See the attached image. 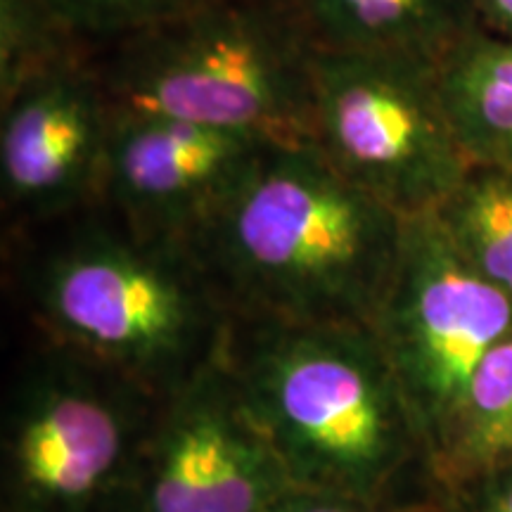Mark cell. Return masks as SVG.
<instances>
[{
	"instance_id": "obj_13",
	"label": "cell",
	"mask_w": 512,
	"mask_h": 512,
	"mask_svg": "<svg viewBox=\"0 0 512 512\" xmlns=\"http://www.w3.org/2000/svg\"><path fill=\"white\" fill-rule=\"evenodd\" d=\"M512 465V335L472 375L444 444L432 458V489Z\"/></svg>"
},
{
	"instance_id": "obj_7",
	"label": "cell",
	"mask_w": 512,
	"mask_h": 512,
	"mask_svg": "<svg viewBox=\"0 0 512 512\" xmlns=\"http://www.w3.org/2000/svg\"><path fill=\"white\" fill-rule=\"evenodd\" d=\"M373 330L432 465L472 375L512 335V299L472 268L430 211L403 223L399 259Z\"/></svg>"
},
{
	"instance_id": "obj_19",
	"label": "cell",
	"mask_w": 512,
	"mask_h": 512,
	"mask_svg": "<svg viewBox=\"0 0 512 512\" xmlns=\"http://www.w3.org/2000/svg\"><path fill=\"white\" fill-rule=\"evenodd\" d=\"M491 17L498 19V24L512 31V0H479Z\"/></svg>"
},
{
	"instance_id": "obj_10",
	"label": "cell",
	"mask_w": 512,
	"mask_h": 512,
	"mask_svg": "<svg viewBox=\"0 0 512 512\" xmlns=\"http://www.w3.org/2000/svg\"><path fill=\"white\" fill-rule=\"evenodd\" d=\"M271 143L183 119L112 117L98 204L140 238L185 247Z\"/></svg>"
},
{
	"instance_id": "obj_8",
	"label": "cell",
	"mask_w": 512,
	"mask_h": 512,
	"mask_svg": "<svg viewBox=\"0 0 512 512\" xmlns=\"http://www.w3.org/2000/svg\"><path fill=\"white\" fill-rule=\"evenodd\" d=\"M290 486L221 349L159 401L126 512H261Z\"/></svg>"
},
{
	"instance_id": "obj_9",
	"label": "cell",
	"mask_w": 512,
	"mask_h": 512,
	"mask_svg": "<svg viewBox=\"0 0 512 512\" xmlns=\"http://www.w3.org/2000/svg\"><path fill=\"white\" fill-rule=\"evenodd\" d=\"M0 105V197L12 228L43 226L100 202L112 110L88 53Z\"/></svg>"
},
{
	"instance_id": "obj_11",
	"label": "cell",
	"mask_w": 512,
	"mask_h": 512,
	"mask_svg": "<svg viewBox=\"0 0 512 512\" xmlns=\"http://www.w3.org/2000/svg\"><path fill=\"white\" fill-rule=\"evenodd\" d=\"M465 0H297L316 48L439 64L467 41Z\"/></svg>"
},
{
	"instance_id": "obj_1",
	"label": "cell",
	"mask_w": 512,
	"mask_h": 512,
	"mask_svg": "<svg viewBox=\"0 0 512 512\" xmlns=\"http://www.w3.org/2000/svg\"><path fill=\"white\" fill-rule=\"evenodd\" d=\"M403 223L311 140H275L185 247L233 320L373 328Z\"/></svg>"
},
{
	"instance_id": "obj_4",
	"label": "cell",
	"mask_w": 512,
	"mask_h": 512,
	"mask_svg": "<svg viewBox=\"0 0 512 512\" xmlns=\"http://www.w3.org/2000/svg\"><path fill=\"white\" fill-rule=\"evenodd\" d=\"M88 57L112 117L311 140L316 43L292 5L200 0Z\"/></svg>"
},
{
	"instance_id": "obj_12",
	"label": "cell",
	"mask_w": 512,
	"mask_h": 512,
	"mask_svg": "<svg viewBox=\"0 0 512 512\" xmlns=\"http://www.w3.org/2000/svg\"><path fill=\"white\" fill-rule=\"evenodd\" d=\"M439 91L470 164L512 171V41L467 38L439 64Z\"/></svg>"
},
{
	"instance_id": "obj_17",
	"label": "cell",
	"mask_w": 512,
	"mask_h": 512,
	"mask_svg": "<svg viewBox=\"0 0 512 512\" xmlns=\"http://www.w3.org/2000/svg\"><path fill=\"white\" fill-rule=\"evenodd\" d=\"M434 501L441 512H512V465L439 489Z\"/></svg>"
},
{
	"instance_id": "obj_21",
	"label": "cell",
	"mask_w": 512,
	"mask_h": 512,
	"mask_svg": "<svg viewBox=\"0 0 512 512\" xmlns=\"http://www.w3.org/2000/svg\"><path fill=\"white\" fill-rule=\"evenodd\" d=\"M271 3H280V5H292V8H297V0H271Z\"/></svg>"
},
{
	"instance_id": "obj_6",
	"label": "cell",
	"mask_w": 512,
	"mask_h": 512,
	"mask_svg": "<svg viewBox=\"0 0 512 512\" xmlns=\"http://www.w3.org/2000/svg\"><path fill=\"white\" fill-rule=\"evenodd\" d=\"M311 143L401 219L437 211L472 166L439 67L408 57L316 48Z\"/></svg>"
},
{
	"instance_id": "obj_2",
	"label": "cell",
	"mask_w": 512,
	"mask_h": 512,
	"mask_svg": "<svg viewBox=\"0 0 512 512\" xmlns=\"http://www.w3.org/2000/svg\"><path fill=\"white\" fill-rule=\"evenodd\" d=\"M36 337L164 399L221 354L230 316L188 247L140 238L100 204L22 230Z\"/></svg>"
},
{
	"instance_id": "obj_18",
	"label": "cell",
	"mask_w": 512,
	"mask_h": 512,
	"mask_svg": "<svg viewBox=\"0 0 512 512\" xmlns=\"http://www.w3.org/2000/svg\"><path fill=\"white\" fill-rule=\"evenodd\" d=\"M387 508V505H384ZM377 505L356 501V498L330 494V491L290 486L261 512H380Z\"/></svg>"
},
{
	"instance_id": "obj_20",
	"label": "cell",
	"mask_w": 512,
	"mask_h": 512,
	"mask_svg": "<svg viewBox=\"0 0 512 512\" xmlns=\"http://www.w3.org/2000/svg\"><path fill=\"white\" fill-rule=\"evenodd\" d=\"M380 512H441L439 503L434 498H420V501H403L382 508Z\"/></svg>"
},
{
	"instance_id": "obj_16",
	"label": "cell",
	"mask_w": 512,
	"mask_h": 512,
	"mask_svg": "<svg viewBox=\"0 0 512 512\" xmlns=\"http://www.w3.org/2000/svg\"><path fill=\"white\" fill-rule=\"evenodd\" d=\"M83 48H105L121 38L192 8L200 0H43Z\"/></svg>"
},
{
	"instance_id": "obj_14",
	"label": "cell",
	"mask_w": 512,
	"mask_h": 512,
	"mask_svg": "<svg viewBox=\"0 0 512 512\" xmlns=\"http://www.w3.org/2000/svg\"><path fill=\"white\" fill-rule=\"evenodd\" d=\"M434 214L472 268L512 299V171L470 166Z\"/></svg>"
},
{
	"instance_id": "obj_15",
	"label": "cell",
	"mask_w": 512,
	"mask_h": 512,
	"mask_svg": "<svg viewBox=\"0 0 512 512\" xmlns=\"http://www.w3.org/2000/svg\"><path fill=\"white\" fill-rule=\"evenodd\" d=\"M86 53L43 0H0V102L57 64Z\"/></svg>"
},
{
	"instance_id": "obj_5",
	"label": "cell",
	"mask_w": 512,
	"mask_h": 512,
	"mask_svg": "<svg viewBox=\"0 0 512 512\" xmlns=\"http://www.w3.org/2000/svg\"><path fill=\"white\" fill-rule=\"evenodd\" d=\"M159 401L36 337L3 399L0 512H126Z\"/></svg>"
},
{
	"instance_id": "obj_3",
	"label": "cell",
	"mask_w": 512,
	"mask_h": 512,
	"mask_svg": "<svg viewBox=\"0 0 512 512\" xmlns=\"http://www.w3.org/2000/svg\"><path fill=\"white\" fill-rule=\"evenodd\" d=\"M223 356L294 486L377 508L420 501L401 494L415 477L432 486L418 422L373 328L230 318Z\"/></svg>"
}]
</instances>
